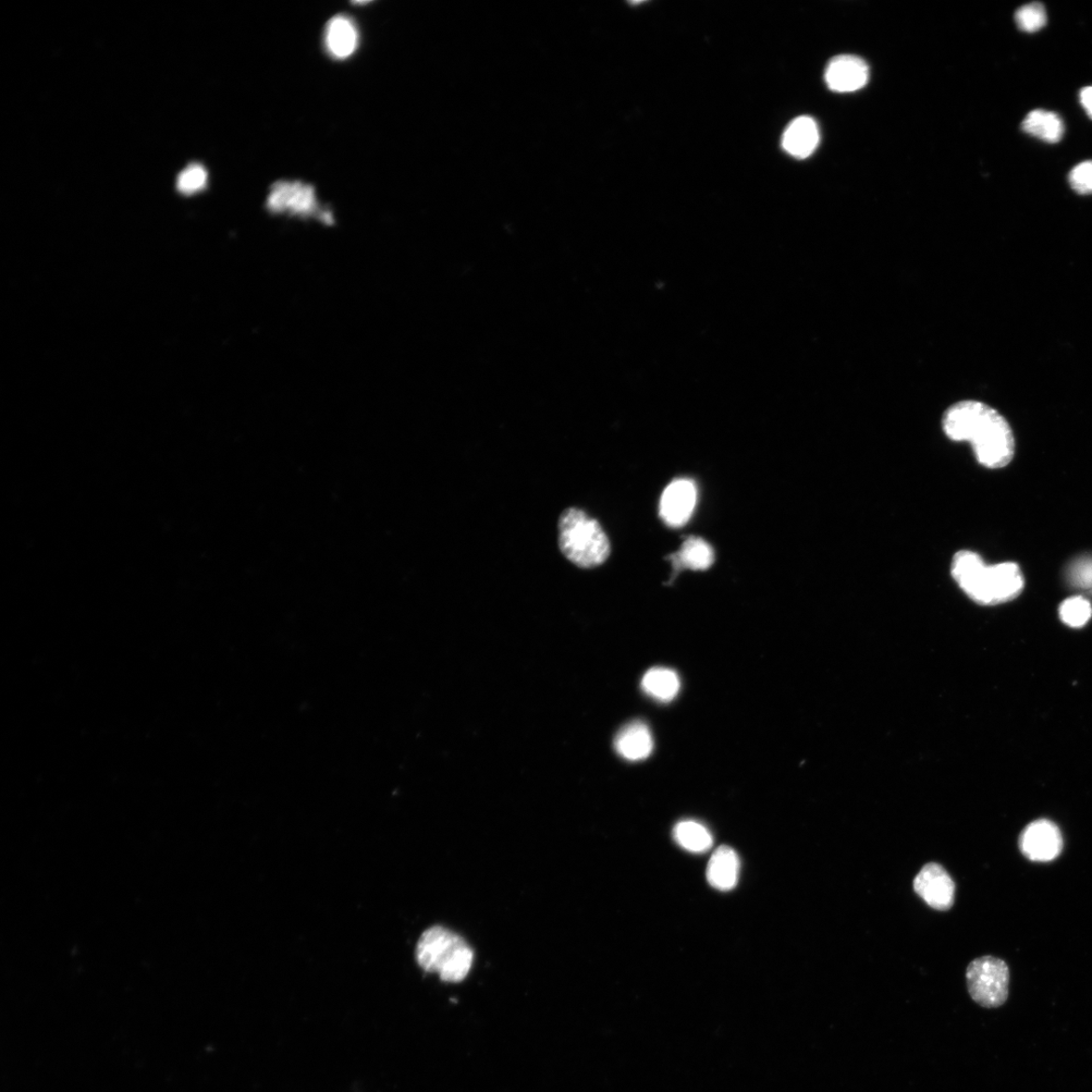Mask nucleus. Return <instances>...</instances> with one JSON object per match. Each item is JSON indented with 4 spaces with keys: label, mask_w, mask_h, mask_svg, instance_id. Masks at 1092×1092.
Here are the masks:
<instances>
[{
    "label": "nucleus",
    "mask_w": 1092,
    "mask_h": 1092,
    "mask_svg": "<svg viewBox=\"0 0 1092 1092\" xmlns=\"http://www.w3.org/2000/svg\"><path fill=\"white\" fill-rule=\"evenodd\" d=\"M1070 184L1079 194H1092V162L1076 165L1070 174Z\"/></svg>",
    "instance_id": "4be33fe9"
},
{
    "label": "nucleus",
    "mask_w": 1092,
    "mask_h": 1092,
    "mask_svg": "<svg viewBox=\"0 0 1092 1092\" xmlns=\"http://www.w3.org/2000/svg\"><path fill=\"white\" fill-rule=\"evenodd\" d=\"M1092 616V608L1083 597H1072L1064 601L1060 607V617L1064 623L1074 629L1083 628Z\"/></svg>",
    "instance_id": "6ab92c4d"
},
{
    "label": "nucleus",
    "mask_w": 1092,
    "mask_h": 1092,
    "mask_svg": "<svg viewBox=\"0 0 1092 1092\" xmlns=\"http://www.w3.org/2000/svg\"><path fill=\"white\" fill-rule=\"evenodd\" d=\"M680 686L677 673L662 667L648 670L642 680L645 693L659 702H672L678 695Z\"/></svg>",
    "instance_id": "f3484780"
},
{
    "label": "nucleus",
    "mask_w": 1092,
    "mask_h": 1092,
    "mask_svg": "<svg viewBox=\"0 0 1092 1092\" xmlns=\"http://www.w3.org/2000/svg\"><path fill=\"white\" fill-rule=\"evenodd\" d=\"M951 574L961 590L975 603L995 606L1021 594L1024 576L1014 562L988 566L976 552L960 550L954 556Z\"/></svg>",
    "instance_id": "f03ea898"
},
{
    "label": "nucleus",
    "mask_w": 1092,
    "mask_h": 1092,
    "mask_svg": "<svg viewBox=\"0 0 1092 1092\" xmlns=\"http://www.w3.org/2000/svg\"><path fill=\"white\" fill-rule=\"evenodd\" d=\"M359 33L352 20L336 16L327 23L325 45L331 56L337 59L350 57L357 50Z\"/></svg>",
    "instance_id": "4468645a"
},
{
    "label": "nucleus",
    "mask_w": 1092,
    "mask_h": 1092,
    "mask_svg": "<svg viewBox=\"0 0 1092 1092\" xmlns=\"http://www.w3.org/2000/svg\"><path fill=\"white\" fill-rule=\"evenodd\" d=\"M1079 100H1081L1087 116L1092 120V87L1083 89L1079 93Z\"/></svg>",
    "instance_id": "b1692460"
},
{
    "label": "nucleus",
    "mask_w": 1092,
    "mask_h": 1092,
    "mask_svg": "<svg viewBox=\"0 0 1092 1092\" xmlns=\"http://www.w3.org/2000/svg\"><path fill=\"white\" fill-rule=\"evenodd\" d=\"M559 546L574 566L593 569L609 558L611 546L600 523L578 508L564 510L559 520Z\"/></svg>",
    "instance_id": "7ed1b4c3"
},
{
    "label": "nucleus",
    "mask_w": 1092,
    "mask_h": 1092,
    "mask_svg": "<svg viewBox=\"0 0 1092 1092\" xmlns=\"http://www.w3.org/2000/svg\"><path fill=\"white\" fill-rule=\"evenodd\" d=\"M615 746L617 752L625 759L642 760L653 753L654 739L645 723L636 720L619 730Z\"/></svg>",
    "instance_id": "ddd939ff"
},
{
    "label": "nucleus",
    "mask_w": 1092,
    "mask_h": 1092,
    "mask_svg": "<svg viewBox=\"0 0 1092 1092\" xmlns=\"http://www.w3.org/2000/svg\"><path fill=\"white\" fill-rule=\"evenodd\" d=\"M1022 130L1029 136L1057 144L1063 138L1065 128L1062 119L1057 114L1047 112L1045 109H1035L1023 121Z\"/></svg>",
    "instance_id": "dca6fc26"
},
{
    "label": "nucleus",
    "mask_w": 1092,
    "mask_h": 1092,
    "mask_svg": "<svg viewBox=\"0 0 1092 1092\" xmlns=\"http://www.w3.org/2000/svg\"><path fill=\"white\" fill-rule=\"evenodd\" d=\"M1063 837L1060 829L1049 819L1030 822L1021 832L1018 846L1022 854L1032 862H1051L1063 850Z\"/></svg>",
    "instance_id": "0eeeda50"
},
{
    "label": "nucleus",
    "mask_w": 1092,
    "mask_h": 1092,
    "mask_svg": "<svg viewBox=\"0 0 1092 1092\" xmlns=\"http://www.w3.org/2000/svg\"><path fill=\"white\" fill-rule=\"evenodd\" d=\"M416 960L423 971L438 973L446 983H461L469 975L474 953L455 932L440 926L425 930L416 947Z\"/></svg>",
    "instance_id": "20e7f679"
},
{
    "label": "nucleus",
    "mask_w": 1092,
    "mask_h": 1092,
    "mask_svg": "<svg viewBox=\"0 0 1092 1092\" xmlns=\"http://www.w3.org/2000/svg\"><path fill=\"white\" fill-rule=\"evenodd\" d=\"M966 981L969 995L986 1009H998L1010 995V968L1003 960L984 956L968 965Z\"/></svg>",
    "instance_id": "39448f33"
},
{
    "label": "nucleus",
    "mask_w": 1092,
    "mask_h": 1092,
    "mask_svg": "<svg viewBox=\"0 0 1092 1092\" xmlns=\"http://www.w3.org/2000/svg\"><path fill=\"white\" fill-rule=\"evenodd\" d=\"M267 208L274 214L314 217L324 224L333 223V213L319 206L314 187L300 181L276 182L267 198Z\"/></svg>",
    "instance_id": "423d86ee"
},
{
    "label": "nucleus",
    "mask_w": 1092,
    "mask_h": 1092,
    "mask_svg": "<svg viewBox=\"0 0 1092 1092\" xmlns=\"http://www.w3.org/2000/svg\"><path fill=\"white\" fill-rule=\"evenodd\" d=\"M1073 582L1083 588L1092 586V560H1085L1075 564L1072 571Z\"/></svg>",
    "instance_id": "5701e85b"
},
{
    "label": "nucleus",
    "mask_w": 1092,
    "mask_h": 1092,
    "mask_svg": "<svg viewBox=\"0 0 1092 1092\" xmlns=\"http://www.w3.org/2000/svg\"><path fill=\"white\" fill-rule=\"evenodd\" d=\"M715 551L711 546L701 537H689L676 555L671 560L673 567L678 571L689 569L692 571H705L715 562Z\"/></svg>",
    "instance_id": "2eb2a0df"
},
{
    "label": "nucleus",
    "mask_w": 1092,
    "mask_h": 1092,
    "mask_svg": "<svg viewBox=\"0 0 1092 1092\" xmlns=\"http://www.w3.org/2000/svg\"><path fill=\"white\" fill-rule=\"evenodd\" d=\"M944 434L971 445L977 461L987 469L1004 468L1014 456V437L1004 417L985 403L966 400L952 404L942 419Z\"/></svg>",
    "instance_id": "f257e3e1"
},
{
    "label": "nucleus",
    "mask_w": 1092,
    "mask_h": 1092,
    "mask_svg": "<svg viewBox=\"0 0 1092 1092\" xmlns=\"http://www.w3.org/2000/svg\"><path fill=\"white\" fill-rule=\"evenodd\" d=\"M914 889L931 909L947 912L955 902L956 886L948 871L938 863H928L914 880Z\"/></svg>",
    "instance_id": "6e6552de"
},
{
    "label": "nucleus",
    "mask_w": 1092,
    "mask_h": 1092,
    "mask_svg": "<svg viewBox=\"0 0 1092 1092\" xmlns=\"http://www.w3.org/2000/svg\"><path fill=\"white\" fill-rule=\"evenodd\" d=\"M1014 20L1021 31L1036 33L1046 26L1047 14L1044 6L1033 3L1018 8Z\"/></svg>",
    "instance_id": "aec40b11"
},
{
    "label": "nucleus",
    "mask_w": 1092,
    "mask_h": 1092,
    "mask_svg": "<svg viewBox=\"0 0 1092 1092\" xmlns=\"http://www.w3.org/2000/svg\"><path fill=\"white\" fill-rule=\"evenodd\" d=\"M697 502L695 484L681 478L672 482L662 493L659 502V515L671 527H681L692 517Z\"/></svg>",
    "instance_id": "1a4fd4ad"
},
{
    "label": "nucleus",
    "mask_w": 1092,
    "mask_h": 1092,
    "mask_svg": "<svg viewBox=\"0 0 1092 1092\" xmlns=\"http://www.w3.org/2000/svg\"><path fill=\"white\" fill-rule=\"evenodd\" d=\"M206 181V170L200 164H193L179 175L177 188L184 194H192L202 191Z\"/></svg>",
    "instance_id": "412c9836"
},
{
    "label": "nucleus",
    "mask_w": 1092,
    "mask_h": 1092,
    "mask_svg": "<svg viewBox=\"0 0 1092 1092\" xmlns=\"http://www.w3.org/2000/svg\"><path fill=\"white\" fill-rule=\"evenodd\" d=\"M673 836L683 849L695 854L707 852L714 844L713 834L701 822L695 820L680 821L674 827Z\"/></svg>",
    "instance_id": "a211bd4d"
},
{
    "label": "nucleus",
    "mask_w": 1092,
    "mask_h": 1092,
    "mask_svg": "<svg viewBox=\"0 0 1092 1092\" xmlns=\"http://www.w3.org/2000/svg\"><path fill=\"white\" fill-rule=\"evenodd\" d=\"M870 77L866 61L853 55H840L832 58L826 69V82L830 91L849 93L861 90Z\"/></svg>",
    "instance_id": "9d476101"
},
{
    "label": "nucleus",
    "mask_w": 1092,
    "mask_h": 1092,
    "mask_svg": "<svg viewBox=\"0 0 1092 1092\" xmlns=\"http://www.w3.org/2000/svg\"><path fill=\"white\" fill-rule=\"evenodd\" d=\"M819 143V130L811 117H800L785 130L782 146L790 155L805 159L811 156Z\"/></svg>",
    "instance_id": "9b49d317"
},
{
    "label": "nucleus",
    "mask_w": 1092,
    "mask_h": 1092,
    "mask_svg": "<svg viewBox=\"0 0 1092 1092\" xmlns=\"http://www.w3.org/2000/svg\"><path fill=\"white\" fill-rule=\"evenodd\" d=\"M741 862L729 845H721L711 857L706 877L709 885L720 891H730L738 885Z\"/></svg>",
    "instance_id": "f8f14e48"
}]
</instances>
